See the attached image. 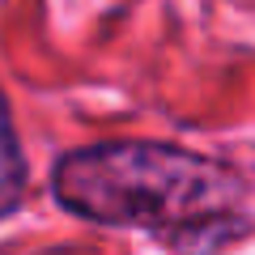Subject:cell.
<instances>
[{
  "label": "cell",
  "mask_w": 255,
  "mask_h": 255,
  "mask_svg": "<svg viewBox=\"0 0 255 255\" xmlns=\"http://www.w3.org/2000/svg\"><path fill=\"white\" fill-rule=\"evenodd\" d=\"M55 200L98 226L157 230L174 255H221L251 234L230 166L157 140H102L64 153Z\"/></svg>",
  "instance_id": "cell-1"
},
{
  "label": "cell",
  "mask_w": 255,
  "mask_h": 255,
  "mask_svg": "<svg viewBox=\"0 0 255 255\" xmlns=\"http://www.w3.org/2000/svg\"><path fill=\"white\" fill-rule=\"evenodd\" d=\"M21 187H26V162H21L9 111H4V98H0V217H9L21 204Z\"/></svg>",
  "instance_id": "cell-2"
}]
</instances>
